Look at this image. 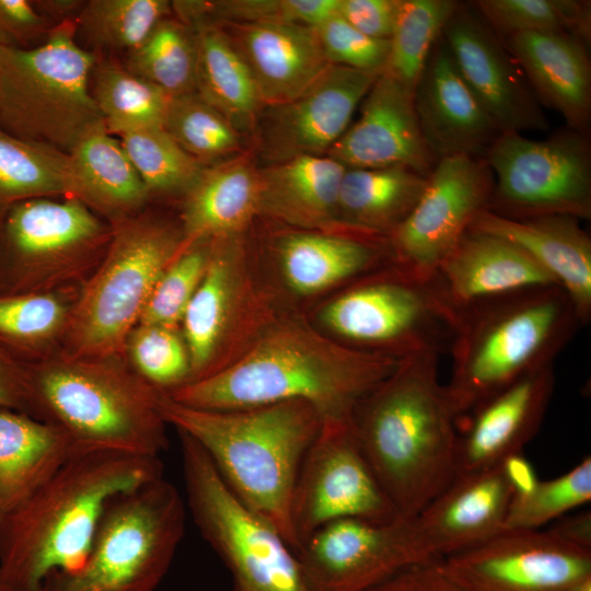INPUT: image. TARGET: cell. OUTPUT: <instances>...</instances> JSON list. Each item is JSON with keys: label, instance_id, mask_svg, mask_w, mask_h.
<instances>
[{"label": "cell", "instance_id": "obj_26", "mask_svg": "<svg viewBox=\"0 0 591 591\" xmlns=\"http://www.w3.org/2000/svg\"><path fill=\"white\" fill-rule=\"evenodd\" d=\"M537 100L568 128L586 134L591 118V65L587 42L566 32H523L499 37Z\"/></svg>", "mask_w": 591, "mask_h": 591}, {"label": "cell", "instance_id": "obj_39", "mask_svg": "<svg viewBox=\"0 0 591 591\" xmlns=\"http://www.w3.org/2000/svg\"><path fill=\"white\" fill-rule=\"evenodd\" d=\"M456 7L451 0H398L383 73L414 93L430 53Z\"/></svg>", "mask_w": 591, "mask_h": 591}, {"label": "cell", "instance_id": "obj_23", "mask_svg": "<svg viewBox=\"0 0 591 591\" xmlns=\"http://www.w3.org/2000/svg\"><path fill=\"white\" fill-rule=\"evenodd\" d=\"M514 488L502 464L461 474L414 521L431 559L474 547L502 532Z\"/></svg>", "mask_w": 591, "mask_h": 591}, {"label": "cell", "instance_id": "obj_37", "mask_svg": "<svg viewBox=\"0 0 591 591\" xmlns=\"http://www.w3.org/2000/svg\"><path fill=\"white\" fill-rule=\"evenodd\" d=\"M73 196L69 154L0 128V199Z\"/></svg>", "mask_w": 591, "mask_h": 591}, {"label": "cell", "instance_id": "obj_56", "mask_svg": "<svg viewBox=\"0 0 591 591\" xmlns=\"http://www.w3.org/2000/svg\"><path fill=\"white\" fill-rule=\"evenodd\" d=\"M36 9L51 19L65 20L69 22L71 16L79 15L85 1L80 0H44L36 1ZM43 14V15H44ZM45 16V15H44Z\"/></svg>", "mask_w": 591, "mask_h": 591}, {"label": "cell", "instance_id": "obj_2", "mask_svg": "<svg viewBox=\"0 0 591 591\" xmlns=\"http://www.w3.org/2000/svg\"><path fill=\"white\" fill-rule=\"evenodd\" d=\"M438 356L420 352L356 405L358 443L398 517H416L457 476V418L439 382Z\"/></svg>", "mask_w": 591, "mask_h": 591}, {"label": "cell", "instance_id": "obj_36", "mask_svg": "<svg viewBox=\"0 0 591 591\" xmlns=\"http://www.w3.org/2000/svg\"><path fill=\"white\" fill-rule=\"evenodd\" d=\"M92 96L113 136L163 127L171 96L153 83L113 61L96 62Z\"/></svg>", "mask_w": 591, "mask_h": 591}, {"label": "cell", "instance_id": "obj_1", "mask_svg": "<svg viewBox=\"0 0 591 591\" xmlns=\"http://www.w3.org/2000/svg\"><path fill=\"white\" fill-rule=\"evenodd\" d=\"M401 359L351 348L296 318L269 322L228 366L166 393L201 409L304 401L324 419H348Z\"/></svg>", "mask_w": 591, "mask_h": 591}, {"label": "cell", "instance_id": "obj_42", "mask_svg": "<svg viewBox=\"0 0 591 591\" xmlns=\"http://www.w3.org/2000/svg\"><path fill=\"white\" fill-rule=\"evenodd\" d=\"M478 13L499 37L523 32H566L590 39V3L577 0H479Z\"/></svg>", "mask_w": 591, "mask_h": 591}, {"label": "cell", "instance_id": "obj_9", "mask_svg": "<svg viewBox=\"0 0 591 591\" xmlns=\"http://www.w3.org/2000/svg\"><path fill=\"white\" fill-rule=\"evenodd\" d=\"M182 242V231L170 224L150 219L119 222L103 263L67 318L72 357L112 359L124 349Z\"/></svg>", "mask_w": 591, "mask_h": 591}, {"label": "cell", "instance_id": "obj_57", "mask_svg": "<svg viewBox=\"0 0 591 591\" xmlns=\"http://www.w3.org/2000/svg\"><path fill=\"white\" fill-rule=\"evenodd\" d=\"M0 591H30V590H24V589H19V588L5 586V584H0ZM38 591H40V590H38Z\"/></svg>", "mask_w": 591, "mask_h": 591}, {"label": "cell", "instance_id": "obj_7", "mask_svg": "<svg viewBox=\"0 0 591 591\" xmlns=\"http://www.w3.org/2000/svg\"><path fill=\"white\" fill-rule=\"evenodd\" d=\"M74 31L65 22L36 47L0 45V128L67 154L105 127L89 83L96 57Z\"/></svg>", "mask_w": 591, "mask_h": 591}, {"label": "cell", "instance_id": "obj_43", "mask_svg": "<svg viewBox=\"0 0 591 591\" xmlns=\"http://www.w3.org/2000/svg\"><path fill=\"white\" fill-rule=\"evenodd\" d=\"M119 141L149 193L186 194L206 167L163 127L130 131L120 135Z\"/></svg>", "mask_w": 591, "mask_h": 591}, {"label": "cell", "instance_id": "obj_34", "mask_svg": "<svg viewBox=\"0 0 591 591\" xmlns=\"http://www.w3.org/2000/svg\"><path fill=\"white\" fill-rule=\"evenodd\" d=\"M73 196L84 205L125 220L146 201L149 190L119 139L105 127L82 139L69 153Z\"/></svg>", "mask_w": 591, "mask_h": 591}, {"label": "cell", "instance_id": "obj_54", "mask_svg": "<svg viewBox=\"0 0 591 591\" xmlns=\"http://www.w3.org/2000/svg\"><path fill=\"white\" fill-rule=\"evenodd\" d=\"M548 530L568 543L591 549V515L589 511L559 518V521Z\"/></svg>", "mask_w": 591, "mask_h": 591}, {"label": "cell", "instance_id": "obj_17", "mask_svg": "<svg viewBox=\"0 0 591 591\" xmlns=\"http://www.w3.org/2000/svg\"><path fill=\"white\" fill-rule=\"evenodd\" d=\"M378 76L329 65L298 97L264 107L255 127L260 154L269 164L301 155H326L349 127Z\"/></svg>", "mask_w": 591, "mask_h": 591}, {"label": "cell", "instance_id": "obj_11", "mask_svg": "<svg viewBox=\"0 0 591 591\" xmlns=\"http://www.w3.org/2000/svg\"><path fill=\"white\" fill-rule=\"evenodd\" d=\"M179 436L188 508L227 566L233 591H310L287 541L236 498L195 440Z\"/></svg>", "mask_w": 591, "mask_h": 591}, {"label": "cell", "instance_id": "obj_19", "mask_svg": "<svg viewBox=\"0 0 591 591\" xmlns=\"http://www.w3.org/2000/svg\"><path fill=\"white\" fill-rule=\"evenodd\" d=\"M254 302L241 234L212 239L205 275L182 321L190 366L188 382L222 368L221 355L247 324Z\"/></svg>", "mask_w": 591, "mask_h": 591}, {"label": "cell", "instance_id": "obj_24", "mask_svg": "<svg viewBox=\"0 0 591 591\" xmlns=\"http://www.w3.org/2000/svg\"><path fill=\"white\" fill-rule=\"evenodd\" d=\"M554 385L549 364L473 409L465 430L457 434V475L493 468L520 454L543 422Z\"/></svg>", "mask_w": 591, "mask_h": 591}, {"label": "cell", "instance_id": "obj_22", "mask_svg": "<svg viewBox=\"0 0 591 591\" xmlns=\"http://www.w3.org/2000/svg\"><path fill=\"white\" fill-rule=\"evenodd\" d=\"M424 140L438 161L466 155L485 159L502 134L462 79L442 35L414 90Z\"/></svg>", "mask_w": 591, "mask_h": 591}, {"label": "cell", "instance_id": "obj_16", "mask_svg": "<svg viewBox=\"0 0 591 591\" xmlns=\"http://www.w3.org/2000/svg\"><path fill=\"white\" fill-rule=\"evenodd\" d=\"M439 561L467 591H580L591 581V549L549 530L502 531Z\"/></svg>", "mask_w": 591, "mask_h": 591}, {"label": "cell", "instance_id": "obj_35", "mask_svg": "<svg viewBox=\"0 0 591 591\" xmlns=\"http://www.w3.org/2000/svg\"><path fill=\"white\" fill-rule=\"evenodd\" d=\"M7 232L20 255L45 259L85 247L102 235L103 228L80 199L44 197L20 201L10 212Z\"/></svg>", "mask_w": 591, "mask_h": 591}, {"label": "cell", "instance_id": "obj_6", "mask_svg": "<svg viewBox=\"0 0 591 591\" xmlns=\"http://www.w3.org/2000/svg\"><path fill=\"white\" fill-rule=\"evenodd\" d=\"M578 325L573 303L559 286L507 298L462 316L450 348L451 378L444 385L456 418L524 375L553 364Z\"/></svg>", "mask_w": 591, "mask_h": 591}, {"label": "cell", "instance_id": "obj_18", "mask_svg": "<svg viewBox=\"0 0 591 591\" xmlns=\"http://www.w3.org/2000/svg\"><path fill=\"white\" fill-rule=\"evenodd\" d=\"M442 38L462 79L501 132L548 128L521 69L476 9L457 4Z\"/></svg>", "mask_w": 591, "mask_h": 591}, {"label": "cell", "instance_id": "obj_53", "mask_svg": "<svg viewBox=\"0 0 591 591\" xmlns=\"http://www.w3.org/2000/svg\"><path fill=\"white\" fill-rule=\"evenodd\" d=\"M0 408L34 415L27 372L0 358Z\"/></svg>", "mask_w": 591, "mask_h": 591}, {"label": "cell", "instance_id": "obj_45", "mask_svg": "<svg viewBox=\"0 0 591 591\" xmlns=\"http://www.w3.org/2000/svg\"><path fill=\"white\" fill-rule=\"evenodd\" d=\"M591 499V459L584 457L567 473L537 480L531 490L514 495L502 531L538 530Z\"/></svg>", "mask_w": 591, "mask_h": 591}, {"label": "cell", "instance_id": "obj_12", "mask_svg": "<svg viewBox=\"0 0 591 591\" xmlns=\"http://www.w3.org/2000/svg\"><path fill=\"white\" fill-rule=\"evenodd\" d=\"M590 153L586 134L570 128L544 140L502 132L485 157L494 175L487 209L511 219H589Z\"/></svg>", "mask_w": 591, "mask_h": 591}, {"label": "cell", "instance_id": "obj_29", "mask_svg": "<svg viewBox=\"0 0 591 591\" xmlns=\"http://www.w3.org/2000/svg\"><path fill=\"white\" fill-rule=\"evenodd\" d=\"M373 236L296 231L279 239L277 259L288 287L302 296L313 294L361 277L374 268L389 247Z\"/></svg>", "mask_w": 591, "mask_h": 591}, {"label": "cell", "instance_id": "obj_28", "mask_svg": "<svg viewBox=\"0 0 591 591\" xmlns=\"http://www.w3.org/2000/svg\"><path fill=\"white\" fill-rule=\"evenodd\" d=\"M185 195L181 252L201 240L242 233L260 213L259 169L247 154L207 165Z\"/></svg>", "mask_w": 591, "mask_h": 591}, {"label": "cell", "instance_id": "obj_46", "mask_svg": "<svg viewBox=\"0 0 591 591\" xmlns=\"http://www.w3.org/2000/svg\"><path fill=\"white\" fill-rule=\"evenodd\" d=\"M211 243L198 241L174 258L155 283L139 325L176 328L205 275Z\"/></svg>", "mask_w": 591, "mask_h": 591}, {"label": "cell", "instance_id": "obj_41", "mask_svg": "<svg viewBox=\"0 0 591 591\" xmlns=\"http://www.w3.org/2000/svg\"><path fill=\"white\" fill-rule=\"evenodd\" d=\"M171 11L166 0H90L76 19V30L94 46L130 53Z\"/></svg>", "mask_w": 591, "mask_h": 591}, {"label": "cell", "instance_id": "obj_15", "mask_svg": "<svg viewBox=\"0 0 591 591\" xmlns=\"http://www.w3.org/2000/svg\"><path fill=\"white\" fill-rule=\"evenodd\" d=\"M310 591H367L396 571L433 561L414 518H344L314 531L297 549Z\"/></svg>", "mask_w": 591, "mask_h": 591}, {"label": "cell", "instance_id": "obj_13", "mask_svg": "<svg viewBox=\"0 0 591 591\" xmlns=\"http://www.w3.org/2000/svg\"><path fill=\"white\" fill-rule=\"evenodd\" d=\"M397 517L358 443L351 418L324 419L302 461L292 497L299 547L338 519L384 523Z\"/></svg>", "mask_w": 591, "mask_h": 591}, {"label": "cell", "instance_id": "obj_51", "mask_svg": "<svg viewBox=\"0 0 591 591\" xmlns=\"http://www.w3.org/2000/svg\"><path fill=\"white\" fill-rule=\"evenodd\" d=\"M367 591H467L440 565L439 559L407 566Z\"/></svg>", "mask_w": 591, "mask_h": 591}, {"label": "cell", "instance_id": "obj_25", "mask_svg": "<svg viewBox=\"0 0 591 591\" xmlns=\"http://www.w3.org/2000/svg\"><path fill=\"white\" fill-rule=\"evenodd\" d=\"M227 24L264 107L298 97L331 65L313 27L286 21Z\"/></svg>", "mask_w": 591, "mask_h": 591}, {"label": "cell", "instance_id": "obj_40", "mask_svg": "<svg viewBox=\"0 0 591 591\" xmlns=\"http://www.w3.org/2000/svg\"><path fill=\"white\" fill-rule=\"evenodd\" d=\"M163 128L206 166L235 158L243 149V134L196 92L171 97Z\"/></svg>", "mask_w": 591, "mask_h": 591}, {"label": "cell", "instance_id": "obj_30", "mask_svg": "<svg viewBox=\"0 0 591 591\" xmlns=\"http://www.w3.org/2000/svg\"><path fill=\"white\" fill-rule=\"evenodd\" d=\"M345 171L328 155H301L259 169L260 212L306 230L340 225Z\"/></svg>", "mask_w": 591, "mask_h": 591}, {"label": "cell", "instance_id": "obj_32", "mask_svg": "<svg viewBox=\"0 0 591 591\" xmlns=\"http://www.w3.org/2000/svg\"><path fill=\"white\" fill-rule=\"evenodd\" d=\"M428 177L406 166L346 169L339 198V224L349 232L386 237L407 218Z\"/></svg>", "mask_w": 591, "mask_h": 591}, {"label": "cell", "instance_id": "obj_5", "mask_svg": "<svg viewBox=\"0 0 591 591\" xmlns=\"http://www.w3.org/2000/svg\"><path fill=\"white\" fill-rule=\"evenodd\" d=\"M27 375L34 415L58 427L74 453L159 456L166 448L163 392L112 359L65 358Z\"/></svg>", "mask_w": 591, "mask_h": 591}, {"label": "cell", "instance_id": "obj_31", "mask_svg": "<svg viewBox=\"0 0 591 591\" xmlns=\"http://www.w3.org/2000/svg\"><path fill=\"white\" fill-rule=\"evenodd\" d=\"M72 454L55 425L0 408V523Z\"/></svg>", "mask_w": 591, "mask_h": 591}, {"label": "cell", "instance_id": "obj_27", "mask_svg": "<svg viewBox=\"0 0 591 591\" xmlns=\"http://www.w3.org/2000/svg\"><path fill=\"white\" fill-rule=\"evenodd\" d=\"M468 230L511 242L543 267L568 294L580 324L591 318V239L568 216L511 219L488 209L480 211Z\"/></svg>", "mask_w": 591, "mask_h": 591}, {"label": "cell", "instance_id": "obj_10", "mask_svg": "<svg viewBox=\"0 0 591 591\" xmlns=\"http://www.w3.org/2000/svg\"><path fill=\"white\" fill-rule=\"evenodd\" d=\"M321 320L336 340L396 359L451 348L460 325L432 278L395 265L333 298Z\"/></svg>", "mask_w": 591, "mask_h": 591}, {"label": "cell", "instance_id": "obj_4", "mask_svg": "<svg viewBox=\"0 0 591 591\" xmlns=\"http://www.w3.org/2000/svg\"><path fill=\"white\" fill-rule=\"evenodd\" d=\"M166 424L195 440L248 509L268 522L296 552L291 505L302 461L323 422L304 401L212 410L190 407L162 393Z\"/></svg>", "mask_w": 591, "mask_h": 591}, {"label": "cell", "instance_id": "obj_47", "mask_svg": "<svg viewBox=\"0 0 591 591\" xmlns=\"http://www.w3.org/2000/svg\"><path fill=\"white\" fill-rule=\"evenodd\" d=\"M128 345L135 372L157 390L171 393L189 381L187 347L175 329L139 325Z\"/></svg>", "mask_w": 591, "mask_h": 591}, {"label": "cell", "instance_id": "obj_21", "mask_svg": "<svg viewBox=\"0 0 591 591\" xmlns=\"http://www.w3.org/2000/svg\"><path fill=\"white\" fill-rule=\"evenodd\" d=\"M432 279L460 321L465 314L494 302L558 286L519 246L472 230L440 263Z\"/></svg>", "mask_w": 591, "mask_h": 591}, {"label": "cell", "instance_id": "obj_52", "mask_svg": "<svg viewBox=\"0 0 591 591\" xmlns=\"http://www.w3.org/2000/svg\"><path fill=\"white\" fill-rule=\"evenodd\" d=\"M47 20L27 0H0V45H14V40H23L49 32Z\"/></svg>", "mask_w": 591, "mask_h": 591}, {"label": "cell", "instance_id": "obj_44", "mask_svg": "<svg viewBox=\"0 0 591 591\" xmlns=\"http://www.w3.org/2000/svg\"><path fill=\"white\" fill-rule=\"evenodd\" d=\"M339 0L173 1L181 21L243 23L286 21L315 27L337 12Z\"/></svg>", "mask_w": 591, "mask_h": 591}, {"label": "cell", "instance_id": "obj_33", "mask_svg": "<svg viewBox=\"0 0 591 591\" xmlns=\"http://www.w3.org/2000/svg\"><path fill=\"white\" fill-rule=\"evenodd\" d=\"M196 93L241 132L254 131L264 108L255 81L229 34L218 23L196 21Z\"/></svg>", "mask_w": 591, "mask_h": 591}, {"label": "cell", "instance_id": "obj_50", "mask_svg": "<svg viewBox=\"0 0 591 591\" xmlns=\"http://www.w3.org/2000/svg\"><path fill=\"white\" fill-rule=\"evenodd\" d=\"M398 0H339L337 13L367 36L390 39Z\"/></svg>", "mask_w": 591, "mask_h": 591}, {"label": "cell", "instance_id": "obj_3", "mask_svg": "<svg viewBox=\"0 0 591 591\" xmlns=\"http://www.w3.org/2000/svg\"><path fill=\"white\" fill-rule=\"evenodd\" d=\"M161 476L160 456L72 454L0 523V584L38 591L79 569L107 503Z\"/></svg>", "mask_w": 591, "mask_h": 591}, {"label": "cell", "instance_id": "obj_38", "mask_svg": "<svg viewBox=\"0 0 591 591\" xmlns=\"http://www.w3.org/2000/svg\"><path fill=\"white\" fill-rule=\"evenodd\" d=\"M197 48L192 26L169 16L128 53L125 68L171 97L196 92Z\"/></svg>", "mask_w": 591, "mask_h": 591}, {"label": "cell", "instance_id": "obj_20", "mask_svg": "<svg viewBox=\"0 0 591 591\" xmlns=\"http://www.w3.org/2000/svg\"><path fill=\"white\" fill-rule=\"evenodd\" d=\"M360 104L359 118L326 155L346 169L406 166L428 177L437 160L421 135L414 93L382 72Z\"/></svg>", "mask_w": 591, "mask_h": 591}, {"label": "cell", "instance_id": "obj_55", "mask_svg": "<svg viewBox=\"0 0 591 591\" xmlns=\"http://www.w3.org/2000/svg\"><path fill=\"white\" fill-rule=\"evenodd\" d=\"M501 464L514 488V495L528 493L538 480L531 464L521 454L513 455Z\"/></svg>", "mask_w": 591, "mask_h": 591}, {"label": "cell", "instance_id": "obj_48", "mask_svg": "<svg viewBox=\"0 0 591 591\" xmlns=\"http://www.w3.org/2000/svg\"><path fill=\"white\" fill-rule=\"evenodd\" d=\"M331 65L381 74L385 68L390 42L372 38L356 30L338 13L313 27Z\"/></svg>", "mask_w": 591, "mask_h": 591}, {"label": "cell", "instance_id": "obj_14", "mask_svg": "<svg viewBox=\"0 0 591 591\" xmlns=\"http://www.w3.org/2000/svg\"><path fill=\"white\" fill-rule=\"evenodd\" d=\"M493 190L494 175L485 159L438 160L418 202L387 236L392 264L431 279L476 216L488 208Z\"/></svg>", "mask_w": 591, "mask_h": 591}, {"label": "cell", "instance_id": "obj_49", "mask_svg": "<svg viewBox=\"0 0 591 591\" xmlns=\"http://www.w3.org/2000/svg\"><path fill=\"white\" fill-rule=\"evenodd\" d=\"M67 318L62 302L49 294L0 298V335L11 339L46 338Z\"/></svg>", "mask_w": 591, "mask_h": 591}, {"label": "cell", "instance_id": "obj_8", "mask_svg": "<svg viewBox=\"0 0 591 591\" xmlns=\"http://www.w3.org/2000/svg\"><path fill=\"white\" fill-rule=\"evenodd\" d=\"M185 515L183 498L163 476L118 494L82 566L50 575L40 591H155L184 536Z\"/></svg>", "mask_w": 591, "mask_h": 591}]
</instances>
